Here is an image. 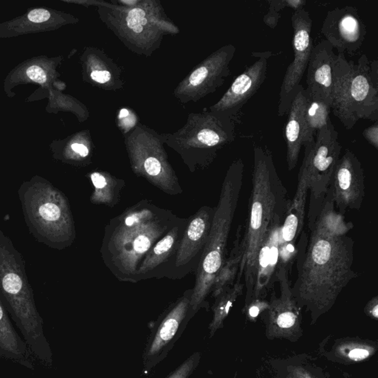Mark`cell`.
Here are the masks:
<instances>
[{
    "instance_id": "7402d4cb",
    "label": "cell",
    "mask_w": 378,
    "mask_h": 378,
    "mask_svg": "<svg viewBox=\"0 0 378 378\" xmlns=\"http://www.w3.org/2000/svg\"><path fill=\"white\" fill-rule=\"evenodd\" d=\"M331 105L320 96L305 89V106L304 110V130L302 145L310 146L315 143L319 131L333 123L330 118Z\"/></svg>"
},
{
    "instance_id": "8fae6325",
    "label": "cell",
    "mask_w": 378,
    "mask_h": 378,
    "mask_svg": "<svg viewBox=\"0 0 378 378\" xmlns=\"http://www.w3.org/2000/svg\"><path fill=\"white\" fill-rule=\"evenodd\" d=\"M253 55L258 59L245 68L244 72L235 79L222 99L212 107V111L216 116L239 122L237 115L266 80L271 52L253 53Z\"/></svg>"
},
{
    "instance_id": "f546056e",
    "label": "cell",
    "mask_w": 378,
    "mask_h": 378,
    "mask_svg": "<svg viewBox=\"0 0 378 378\" xmlns=\"http://www.w3.org/2000/svg\"><path fill=\"white\" fill-rule=\"evenodd\" d=\"M270 307V303L264 299H255L253 300L248 306L246 307L248 310V316L250 319H256L261 312L268 310Z\"/></svg>"
},
{
    "instance_id": "cb8c5ba5",
    "label": "cell",
    "mask_w": 378,
    "mask_h": 378,
    "mask_svg": "<svg viewBox=\"0 0 378 378\" xmlns=\"http://www.w3.org/2000/svg\"><path fill=\"white\" fill-rule=\"evenodd\" d=\"M94 188L90 196V202L95 205H104L113 208L121 200V192L126 183L123 180L115 178L104 172H93L88 175Z\"/></svg>"
},
{
    "instance_id": "74e56055",
    "label": "cell",
    "mask_w": 378,
    "mask_h": 378,
    "mask_svg": "<svg viewBox=\"0 0 378 378\" xmlns=\"http://www.w3.org/2000/svg\"><path fill=\"white\" fill-rule=\"evenodd\" d=\"M286 6L293 9L294 12L304 9V6L306 5L305 0H285Z\"/></svg>"
},
{
    "instance_id": "1f68e13d",
    "label": "cell",
    "mask_w": 378,
    "mask_h": 378,
    "mask_svg": "<svg viewBox=\"0 0 378 378\" xmlns=\"http://www.w3.org/2000/svg\"><path fill=\"white\" fill-rule=\"evenodd\" d=\"M363 137L369 144L378 149V123L376 121L374 124L366 128L363 132Z\"/></svg>"
},
{
    "instance_id": "277c9868",
    "label": "cell",
    "mask_w": 378,
    "mask_h": 378,
    "mask_svg": "<svg viewBox=\"0 0 378 378\" xmlns=\"http://www.w3.org/2000/svg\"><path fill=\"white\" fill-rule=\"evenodd\" d=\"M0 298L34 358L52 367L53 352L44 333L23 261L12 242L0 232Z\"/></svg>"
},
{
    "instance_id": "52a82bcc",
    "label": "cell",
    "mask_w": 378,
    "mask_h": 378,
    "mask_svg": "<svg viewBox=\"0 0 378 378\" xmlns=\"http://www.w3.org/2000/svg\"><path fill=\"white\" fill-rule=\"evenodd\" d=\"M28 225L42 240L58 249L72 244L75 229L67 197L45 180L24 183L20 192Z\"/></svg>"
},
{
    "instance_id": "4dcf8cb0",
    "label": "cell",
    "mask_w": 378,
    "mask_h": 378,
    "mask_svg": "<svg viewBox=\"0 0 378 378\" xmlns=\"http://www.w3.org/2000/svg\"><path fill=\"white\" fill-rule=\"evenodd\" d=\"M27 75L33 82L39 84L45 83L47 81V75L42 67L39 66H31L27 69Z\"/></svg>"
},
{
    "instance_id": "5b68a950",
    "label": "cell",
    "mask_w": 378,
    "mask_h": 378,
    "mask_svg": "<svg viewBox=\"0 0 378 378\" xmlns=\"http://www.w3.org/2000/svg\"><path fill=\"white\" fill-rule=\"evenodd\" d=\"M244 171L243 160L237 159L232 163L224 177L219 202L214 208L209 236L195 273L190 316L205 306L215 276L227 258L228 240L243 189Z\"/></svg>"
},
{
    "instance_id": "7a4b0ae2",
    "label": "cell",
    "mask_w": 378,
    "mask_h": 378,
    "mask_svg": "<svg viewBox=\"0 0 378 378\" xmlns=\"http://www.w3.org/2000/svg\"><path fill=\"white\" fill-rule=\"evenodd\" d=\"M180 219L148 200L126 208L104 229L101 248L104 265L120 281L137 283L136 275L145 255Z\"/></svg>"
},
{
    "instance_id": "8d00e7d4",
    "label": "cell",
    "mask_w": 378,
    "mask_h": 378,
    "mask_svg": "<svg viewBox=\"0 0 378 378\" xmlns=\"http://www.w3.org/2000/svg\"><path fill=\"white\" fill-rule=\"evenodd\" d=\"M71 148L74 153L79 155L81 158H85L89 156L90 152L88 147L85 145L82 144V143H73L71 145Z\"/></svg>"
},
{
    "instance_id": "836d02e7",
    "label": "cell",
    "mask_w": 378,
    "mask_h": 378,
    "mask_svg": "<svg viewBox=\"0 0 378 378\" xmlns=\"http://www.w3.org/2000/svg\"><path fill=\"white\" fill-rule=\"evenodd\" d=\"M91 79L98 83L104 84L111 79V74L107 70H94L92 72Z\"/></svg>"
},
{
    "instance_id": "ffe728a7",
    "label": "cell",
    "mask_w": 378,
    "mask_h": 378,
    "mask_svg": "<svg viewBox=\"0 0 378 378\" xmlns=\"http://www.w3.org/2000/svg\"><path fill=\"white\" fill-rule=\"evenodd\" d=\"M0 358L34 370V357L14 328L7 309L0 298Z\"/></svg>"
},
{
    "instance_id": "ba28073f",
    "label": "cell",
    "mask_w": 378,
    "mask_h": 378,
    "mask_svg": "<svg viewBox=\"0 0 378 378\" xmlns=\"http://www.w3.org/2000/svg\"><path fill=\"white\" fill-rule=\"evenodd\" d=\"M341 150L338 132L333 123L317 132L314 144L305 147L300 168L305 171L311 193L308 211L310 230L322 211Z\"/></svg>"
},
{
    "instance_id": "4fadbf2b",
    "label": "cell",
    "mask_w": 378,
    "mask_h": 378,
    "mask_svg": "<svg viewBox=\"0 0 378 378\" xmlns=\"http://www.w3.org/2000/svg\"><path fill=\"white\" fill-rule=\"evenodd\" d=\"M325 41L338 54L345 52L354 56L366 39V26L354 6L336 8L326 16L321 31Z\"/></svg>"
},
{
    "instance_id": "d590c367",
    "label": "cell",
    "mask_w": 378,
    "mask_h": 378,
    "mask_svg": "<svg viewBox=\"0 0 378 378\" xmlns=\"http://www.w3.org/2000/svg\"><path fill=\"white\" fill-rule=\"evenodd\" d=\"M287 378H314L311 374L300 368H292Z\"/></svg>"
},
{
    "instance_id": "9a60e30c",
    "label": "cell",
    "mask_w": 378,
    "mask_h": 378,
    "mask_svg": "<svg viewBox=\"0 0 378 378\" xmlns=\"http://www.w3.org/2000/svg\"><path fill=\"white\" fill-rule=\"evenodd\" d=\"M308 191L306 175L300 168L296 192L289 202L281 226L278 267L289 269V265L296 256V240L303 232Z\"/></svg>"
},
{
    "instance_id": "8992f818",
    "label": "cell",
    "mask_w": 378,
    "mask_h": 378,
    "mask_svg": "<svg viewBox=\"0 0 378 378\" xmlns=\"http://www.w3.org/2000/svg\"><path fill=\"white\" fill-rule=\"evenodd\" d=\"M331 110L345 129L351 130L360 119L377 121L378 85L373 82L370 61L365 54L355 63L345 53L335 56Z\"/></svg>"
},
{
    "instance_id": "83f0119b",
    "label": "cell",
    "mask_w": 378,
    "mask_h": 378,
    "mask_svg": "<svg viewBox=\"0 0 378 378\" xmlns=\"http://www.w3.org/2000/svg\"><path fill=\"white\" fill-rule=\"evenodd\" d=\"M147 24L144 11L140 9H134L129 11L126 17V25L129 29L135 34L143 32L144 25Z\"/></svg>"
},
{
    "instance_id": "e0dca14e",
    "label": "cell",
    "mask_w": 378,
    "mask_h": 378,
    "mask_svg": "<svg viewBox=\"0 0 378 378\" xmlns=\"http://www.w3.org/2000/svg\"><path fill=\"white\" fill-rule=\"evenodd\" d=\"M336 54L333 46L327 41L313 47L307 73V90L333 104V69Z\"/></svg>"
},
{
    "instance_id": "7c38bea8",
    "label": "cell",
    "mask_w": 378,
    "mask_h": 378,
    "mask_svg": "<svg viewBox=\"0 0 378 378\" xmlns=\"http://www.w3.org/2000/svg\"><path fill=\"white\" fill-rule=\"evenodd\" d=\"M330 191L341 214L361 208L365 197L364 172L358 158L348 148L335 166Z\"/></svg>"
},
{
    "instance_id": "4316f807",
    "label": "cell",
    "mask_w": 378,
    "mask_h": 378,
    "mask_svg": "<svg viewBox=\"0 0 378 378\" xmlns=\"http://www.w3.org/2000/svg\"><path fill=\"white\" fill-rule=\"evenodd\" d=\"M267 3H269V10L264 17V23L272 29H274L281 17V10L287 7L285 0H271Z\"/></svg>"
},
{
    "instance_id": "d6986e66",
    "label": "cell",
    "mask_w": 378,
    "mask_h": 378,
    "mask_svg": "<svg viewBox=\"0 0 378 378\" xmlns=\"http://www.w3.org/2000/svg\"><path fill=\"white\" fill-rule=\"evenodd\" d=\"M282 222L270 229L258 253L253 300L264 299L267 291L277 281L276 273L279 261V242Z\"/></svg>"
},
{
    "instance_id": "9c48e42d",
    "label": "cell",
    "mask_w": 378,
    "mask_h": 378,
    "mask_svg": "<svg viewBox=\"0 0 378 378\" xmlns=\"http://www.w3.org/2000/svg\"><path fill=\"white\" fill-rule=\"evenodd\" d=\"M293 37V61L289 64L284 75L279 93L278 115H287L289 106L300 85V81L308 68L313 47L312 36L313 20L309 12L305 9L294 12L291 17Z\"/></svg>"
},
{
    "instance_id": "f1b7e54d",
    "label": "cell",
    "mask_w": 378,
    "mask_h": 378,
    "mask_svg": "<svg viewBox=\"0 0 378 378\" xmlns=\"http://www.w3.org/2000/svg\"><path fill=\"white\" fill-rule=\"evenodd\" d=\"M200 360V354L196 353L186 360L168 378H188L195 369Z\"/></svg>"
},
{
    "instance_id": "e575fe53",
    "label": "cell",
    "mask_w": 378,
    "mask_h": 378,
    "mask_svg": "<svg viewBox=\"0 0 378 378\" xmlns=\"http://www.w3.org/2000/svg\"><path fill=\"white\" fill-rule=\"evenodd\" d=\"M365 311L371 317L377 319L378 318V299L377 296L374 297L367 304Z\"/></svg>"
},
{
    "instance_id": "f35d334b",
    "label": "cell",
    "mask_w": 378,
    "mask_h": 378,
    "mask_svg": "<svg viewBox=\"0 0 378 378\" xmlns=\"http://www.w3.org/2000/svg\"><path fill=\"white\" fill-rule=\"evenodd\" d=\"M128 115H129V111L126 110V109H123V110H121V112H120L119 116L121 117V118H124V117H127Z\"/></svg>"
},
{
    "instance_id": "30bf717a",
    "label": "cell",
    "mask_w": 378,
    "mask_h": 378,
    "mask_svg": "<svg viewBox=\"0 0 378 378\" xmlns=\"http://www.w3.org/2000/svg\"><path fill=\"white\" fill-rule=\"evenodd\" d=\"M214 211V208L205 205L188 218L186 230L168 278L181 279L191 272L196 273L209 236Z\"/></svg>"
},
{
    "instance_id": "2e32d148",
    "label": "cell",
    "mask_w": 378,
    "mask_h": 378,
    "mask_svg": "<svg viewBox=\"0 0 378 378\" xmlns=\"http://www.w3.org/2000/svg\"><path fill=\"white\" fill-rule=\"evenodd\" d=\"M187 220L180 218L178 222L148 251L137 270V283L151 278L168 277L186 230Z\"/></svg>"
},
{
    "instance_id": "44dd1931",
    "label": "cell",
    "mask_w": 378,
    "mask_h": 378,
    "mask_svg": "<svg viewBox=\"0 0 378 378\" xmlns=\"http://www.w3.org/2000/svg\"><path fill=\"white\" fill-rule=\"evenodd\" d=\"M305 106V89L298 86L295 97L287 110V121L284 129V137L287 144V162L288 170L295 169L301 150L304 130V110Z\"/></svg>"
},
{
    "instance_id": "5bb4252c",
    "label": "cell",
    "mask_w": 378,
    "mask_h": 378,
    "mask_svg": "<svg viewBox=\"0 0 378 378\" xmlns=\"http://www.w3.org/2000/svg\"><path fill=\"white\" fill-rule=\"evenodd\" d=\"M276 278L281 294L278 298L273 295L267 310V335L271 338H289L295 337L299 332L300 308L292 295L289 269L278 267Z\"/></svg>"
},
{
    "instance_id": "3957f363",
    "label": "cell",
    "mask_w": 378,
    "mask_h": 378,
    "mask_svg": "<svg viewBox=\"0 0 378 378\" xmlns=\"http://www.w3.org/2000/svg\"><path fill=\"white\" fill-rule=\"evenodd\" d=\"M290 200L268 148L255 145L250 211L243 231V257L236 281H243L245 308L252 301L258 253L272 227L282 222Z\"/></svg>"
},
{
    "instance_id": "ac0fdd59",
    "label": "cell",
    "mask_w": 378,
    "mask_h": 378,
    "mask_svg": "<svg viewBox=\"0 0 378 378\" xmlns=\"http://www.w3.org/2000/svg\"><path fill=\"white\" fill-rule=\"evenodd\" d=\"M191 295L192 289H187L164 315L147 346L145 360L151 362L158 360L160 356L163 355L164 351L169 349V345L176 336L182 324L186 318L190 316Z\"/></svg>"
},
{
    "instance_id": "d6a6232c",
    "label": "cell",
    "mask_w": 378,
    "mask_h": 378,
    "mask_svg": "<svg viewBox=\"0 0 378 378\" xmlns=\"http://www.w3.org/2000/svg\"><path fill=\"white\" fill-rule=\"evenodd\" d=\"M50 17V12L45 9H35L28 14L30 21L34 23H45Z\"/></svg>"
},
{
    "instance_id": "6da1fadb",
    "label": "cell",
    "mask_w": 378,
    "mask_h": 378,
    "mask_svg": "<svg viewBox=\"0 0 378 378\" xmlns=\"http://www.w3.org/2000/svg\"><path fill=\"white\" fill-rule=\"evenodd\" d=\"M311 232L302 254L297 248L298 277L292 293L298 307L311 312L316 320L331 309L359 274L352 269L355 242L351 237L333 235L316 224Z\"/></svg>"
},
{
    "instance_id": "484cf974",
    "label": "cell",
    "mask_w": 378,
    "mask_h": 378,
    "mask_svg": "<svg viewBox=\"0 0 378 378\" xmlns=\"http://www.w3.org/2000/svg\"><path fill=\"white\" fill-rule=\"evenodd\" d=\"M338 352L346 358L352 361H361L372 355L374 349L372 346L360 343H349L341 345Z\"/></svg>"
},
{
    "instance_id": "603a6c76",
    "label": "cell",
    "mask_w": 378,
    "mask_h": 378,
    "mask_svg": "<svg viewBox=\"0 0 378 378\" xmlns=\"http://www.w3.org/2000/svg\"><path fill=\"white\" fill-rule=\"evenodd\" d=\"M243 231V227L242 225L239 226L230 255L226 258L220 270L215 276L211 289L212 296L213 298H216L226 289L233 287L235 284L243 257L242 243Z\"/></svg>"
},
{
    "instance_id": "d4e9b609",
    "label": "cell",
    "mask_w": 378,
    "mask_h": 378,
    "mask_svg": "<svg viewBox=\"0 0 378 378\" xmlns=\"http://www.w3.org/2000/svg\"><path fill=\"white\" fill-rule=\"evenodd\" d=\"M244 289L245 284L243 281H236L233 287L226 289L216 297L213 307V320L209 327L210 336H213L218 329L222 327L223 322L229 315L231 308L237 298L243 293Z\"/></svg>"
}]
</instances>
